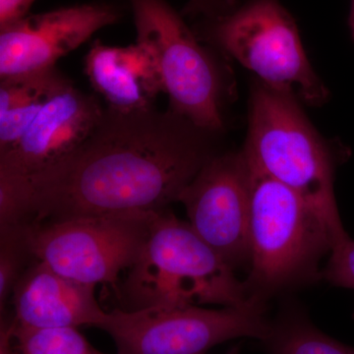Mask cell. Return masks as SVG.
Returning a JSON list of instances; mask_svg holds the SVG:
<instances>
[{"label": "cell", "mask_w": 354, "mask_h": 354, "mask_svg": "<svg viewBox=\"0 0 354 354\" xmlns=\"http://www.w3.org/2000/svg\"><path fill=\"white\" fill-rule=\"evenodd\" d=\"M218 133L178 114L104 109L92 134L68 157L31 176L2 174L0 193L25 225L76 216L155 213L218 155Z\"/></svg>", "instance_id": "cell-1"}, {"label": "cell", "mask_w": 354, "mask_h": 354, "mask_svg": "<svg viewBox=\"0 0 354 354\" xmlns=\"http://www.w3.org/2000/svg\"><path fill=\"white\" fill-rule=\"evenodd\" d=\"M235 270L188 221L158 212L138 260L127 271L121 295L127 308L149 306H242L254 301Z\"/></svg>", "instance_id": "cell-3"}, {"label": "cell", "mask_w": 354, "mask_h": 354, "mask_svg": "<svg viewBox=\"0 0 354 354\" xmlns=\"http://www.w3.org/2000/svg\"><path fill=\"white\" fill-rule=\"evenodd\" d=\"M0 235V306L3 309L7 298L30 266L28 260L35 259L26 241L25 225L3 230Z\"/></svg>", "instance_id": "cell-16"}, {"label": "cell", "mask_w": 354, "mask_h": 354, "mask_svg": "<svg viewBox=\"0 0 354 354\" xmlns=\"http://www.w3.org/2000/svg\"><path fill=\"white\" fill-rule=\"evenodd\" d=\"M188 223L234 269L249 266L250 179L245 153H218L179 195Z\"/></svg>", "instance_id": "cell-10"}, {"label": "cell", "mask_w": 354, "mask_h": 354, "mask_svg": "<svg viewBox=\"0 0 354 354\" xmlns=\"http://www.w3.org/2000/svg\"><path fill=\"white\" fill-rule=\"evenodd\" d=\"M246 158L250 208L249 274L244 285L251 299L266 304L276 293L322 278L319 264L330 252L334 239L297 193Z\"/></svg>", "instance_id": "cell-4"}, {"label": "cell", "mask_w": 354, "mask_h": 354, "mask_svg": "<svg viewBox=\"0 0 354 354\" xmlns=\"http://www.w3.org/2000/svg\"><path fill=\"white\" fill-rule=\"evenodd\" d=\"M57 67L0 80V172L31 176L68 157L104 115Z\"/></svg>", "instance_id": "cell-2"}, {"label": "cell", "mask_w": 354, "mask_h": 354, "mask_svg": "<svg viewBox=\"0 0 354 354\" xmlns=\"http://www.w3.org/2000/svg\"><path fill=\"white\" fill-rule=\"evenodd\" d=\"M225 354H241V346H235L234 348L230 349L227 353Z\"/></svg>", "instance_id": "cell-22"}, {"label": "cell", "mask_w": 354, "mask_h": 354, "mask_svg": "<svg viewBox=\"0 0 354 354\" xmlns=\"http://www.w3.org/2000/svg\"><path fill=\"white\" fill-rule=\"evenodd\" d=\"M155 213L76 216L25 225L32 258L67 278L90 286H109L138 260Z\"/></svg>", "instance_id": "cell-8"}, {"label": "cell", "mask_w": 354, "mask_h": 354, "mask_svg": "<svg viewBox=\"0 0 354 354\" xmlns=\"http://www.w3.org/2000/svg\"><path fill=\"white\" fill-rule=\"evenodd\" d=\"M349 28L354 39V0H351V13H349Z\"/></svg>", "instance_id": "cell-21"}, {"label": "cell", "mask_w": 354, "mask_h": 354, "mask_svg": "<svg viewBox=\"0 0 354 354\" xmlns=\"http://www.w3.org/2000/svg\"><path fill=\"white\" fill-rule=\"evenodd\" d=\"M243 151L254 165L306 203L334 244L348 236L335 196L334 160L297 97L258 81L251 92Z\"/></svg>", "instance_id": "cell-5"}, {"label": "cell", "mask_w": 354, "mask_h": 354, "mask_svg": "<svg viewBox=\"0 0 354 354\" xmlns=\"http://www.w3.org/2000/svg\"><path fill=\"white\" fill-rule=\"evenodd\" d=\"M266 304L208 309L201 306L115 308L101 328L113 337L118 354H206L216 344L267 337Z\"/></svg>", "instance_id": "cell-9"}, {"label": "cell", "mask_w": 354, "mask_h": 354, "mask_svg": "<svg viewBox=\"0 0 354 354\" xmlns=\"http://www.w3.org/2000/svg\"><path fill=\"white\" fill-rule=\"evenodd\" d=\"M85 73L108 109L120 113L150 111L158 95L165 94L157 60L138 41L111 46L95 41L85 57Z\"/></svg>", "instance_id": "cell-13"}, {"label": "cell", "mask_w": 354, "mask_h": 354, "mask_svg": "<svg viewBox=\"0 0 354 354\" xmlns=\"http://www.w3.org/2000/svg\"><path fill=\"white\" fill-rule=\"evenodd\" d=\"M127 1L137 41L157 60L169 111L207 131L223 133L227 83L216 55L202 46L167 0Z\"/></svg>", "instance_id": "cell-7"}, {"label": "cell", "mask_w": 354, "mask_h": 354, "mask_svg": "<svg viewBox=\"0 0 354 354\" xmlns=\"http://www.w3.org/2000/svg\"><path fill=\"white\" fill-rule=\"evenodd\" d=\"M120 17L111 4L88 3L27 15L0 28V80L55 67L60 57Z\"/></svg>", "instance_id": "cell-11"}, {"label": "cell", "mask_w": 354, "mask_h": 354, "mask_svg": "<svg viewBox=\"0 0 354 354\" xmlns=\"http://www.w3.org/2000/svg\"><path fill=\"white\" fill-rule=\"evenodd\" d=\"M0 354H20L14 346L9 324H2L0 332Z\"/></svg>", "instance_id": "cell-20"}, {"label": "cell", "mask_w": 354, "mask_h": 354, "mask_svg": "<svg viewBox=\"0 0 354 354\" xmlns=\"http://www.w3.org/2000/svg\"><path fill=\"white\" fill-rule=\"evenodd\" d=\"M35 0H0V28L27 16Z\"/></svg>", "instance_id": "cell-19"}, {"label": "cell", "mask_w": 354, "mask_h": 354, "mask_svg": "<svg viewBox=\"0 0 354 354\" xmlns=\"http://www.w3.org/2000/svg\"><path fill=\"white\" fill-rule=\"evenodd\" d=\"M322 278L332 286L354 290V241L349 235L330 249Z\"/></svg>", "instance_id": "cell-17"}, {"label": "cell", "mask_w": 354, "mask_h": 354, "mask_svg": "<svg viewBox=\"0 0 354 354\" xmlns=\"http://www.w3.org/2000/svg\"><path fill=\"white\" fill-rule=\"evenodd\" d=\"M95 286L77 281L34 260L12 291L13 322L30 328H101L108 312L100 306Z\"/></svg>", "instance_id": "cell-12"}, {"label": "cell", "mask_w": 354, "mask_h": 354, "mask_svg": "<svg viewBox=\"0 0 354 354\" xmlns=\"http://www.w3.org/2000/svg\"><path fill=\"white\" fill-rule=\"evenodd\" d=\"M20 354H106L95 349L77 328H30L10 323Z\"/></svg>", "instance_id": "cell-15"}, {"label": "cell", "mask_w": 354, "mask_h": 354, "mask_svg": "<svg viewBox=\"0 0 354 354\" xmlns=\"http://www.w3.org/2000/svg\"><path fill=\"white\" fill-rule=\"evenodd\" d=\"M235 6L234 0H189L184 7V15L211 19L230 11Z\"/></svg>", "instance_id": "cell-18"}, {"label": "cell", "mask_w": 354, "mask_h": 354, "mask_svg": "<svg viewBox=\"0 0 354 354\" xmlns=\"http://www.w3.org/2000/svg\"><path fill=\"white\" fill-rule=\"evenodd\" d=\"M268 354H354V348L316 328L304 310L288 305L263 339Z\"/></svg>", "instance_id": "cell-14"}, {"label": "cell", "mask_w": 354, "mask_h": 354, "mask_svg": "<svg viewBox=\"0 0 354 354\" xmlns=\"http://www.w3.org/2000/svg\"><path fill=\"white\" fill-rule=\"evenodd\" d=\"M199 39L251 70L260 82L311 106L327 102V88L314 71L295 21L278 0H251L205 19Z\"/></svg>", "instance_id": "cell-6"}]
</instances>
